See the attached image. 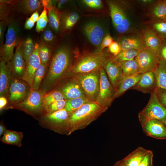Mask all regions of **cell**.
<instances>
[{
  "label": "cell",
  "instance_id": "obj_1",
  "mask_svg": "<svg viewBox=\"0 0 166 166\" xmlns=\"http://www.w3.org/2000/svg\"><path fill=\"white\" fill-rule=\"evenodd\" d=\"M71 55L69 49L61 47L53 56L43 81L41 90L47 93L70 68Z\"/></svg>",
  "mask_w": 166,
  "mask_h": 166
},
{
  "label": "cell",
  "instance_id": "obj_2",
  "mask_svg": "<svg viewBox=\"0 0 166 166\" xmlns=\"http://www.w3.org/2000/svg\"><path fill=\"white\" fill-rule=\"evenodd\" d=\"M107 109L94 101H90L84 105L70 115L69 135L76 130L85 128Z\"/></svg>",
  "mask_w": 166,
  "mask_h": 166
},
{
  "label": "cell",
  "instance_id": "obj_3",
  "mask_svg": "<svg viewBox=\"0 0 166 166\" xmlns=\"http://www.w3.org/2000/svg\"><path fill=\"white\" fill-rule=\"evenodd\" d=\"M108 59L102 52L85 53L70 67L69 71L74 74L88 73L104 67Z\"/></svg>",
  "mask_w": 166,
  "mask_h": 166
},
{
  "label": "cell",
  "instance_id": "obj_4",
  "mask_svg": "<svg viewBox=\"0 0 166 166\" xmlns=\"http://www.w3.org/2000/svg\"><path fill=\"white\" fill-rule=\"evenodd\" d=\"M138 117L142 126L151 120L163 122L166 120V108L159 102L155 91L151 94L147 104L139 113Z\"/></svg>",
  "mask_w": 166,
  "mask_h": 166
},
{
  "label": "cell",
  "instance_id": "obj_5",
  "mask_svg": "<svg viewBox=\"0 0 166 166\" xmlns=\"http://www.w3.org/2000/svg\"><path fill=\"white\" fill-rule=\"evenodd\" d=\"M8 28L6 34L4 44L0 47V60L6 63L11 61L13 55L14 48L20 42L19 36V28L16 21L9 19Z\"/></svg>",
  "mask_w": 166,
  "mask_h": 166
},
{
  "label": "cell",
  "instance_id": "obj_6",
  "mask_svg": "<svg viewBox=\"0 0 166 166\" xmlns=\"http://www.w3.org/2000/svg\"><path fill=\"white\" fill-rule=\"evenodd\" d=\"M75 75L86 97L90 101H96L100 88V70Z\"/></svg>",
  "mask_w": 166,
  "mask_h": 166
},
{
  "label": "cell",
  "instance_id": "obj_7",
  "mask_svg": "<svg viewBox=\"0 0 166 166\" xmlns=\"http://www.w3.org/2000/svg\"><path fill=\"white\" fill-rule=\"evenodd\" d=\"M100 73L99 90L95 102L101 106L108 108L114 99L115 89L108 78L104 67L100 69Z\"/></svg>",
  "mask_w": 166,
  "mask_h": 166
},
{
  "label": "cell",
  "instance_id": "obj_8",
  "mask_svg": "<svg viewBox=\"0 0 166 166\" xmlns=\"http://www.w3.org/2000/svg\"><path fill=\"white\" fill-rule=\"evenodd\" d=\"M70 114L65 108L48 113L45 117V121L50 125V128L55 131L69 135L70 125L69 122Z\"/></svg>",
  "mask_w": 166,
  "mask_h": 166
},
{
  "label": "cell",
  "instance_id": "obj_9",
  "mask_svg": "<svg viewBox=\"0 0 166 166\" xmlns=\"http://www.w3.org/2000/svg\"><path fill=\"white\" fill-rule=\"evenodd\" d=\"M45 93L41 90L32 89L27 98L22 101L14 104V107L31 114L38 113L43 108L42 98Z\"/></svg>",
  "mask_w": 166,
  "mask_h": 166
},
{
  "label": "cell",
  "instance_id": "obj_10",
  "mask_svg": "<svg viewBox=\"0 0 166 166\" xmlns=\"http://www.w3.org/2000/svg\"><path fill=\"white\" fill-rule=\"evenodd\" d=\"M31 90L30 85L25 81L12 78L8 93L10 103L14 105L23 101L28 97Z\"/></svg>",
  "mask_w": 166,
  "mask_h": 166
},
{
  "label": "cell",
  "instance_id": "obj_11",
  "mask_svg": "<svg viewBox=\"0 0 166 166\" xmlns=\"http://www.w3.org/2000/svg\"><path fill=\"white\" fill-rule=\"evenodd\" d=\"M135 59L138 65V73H142L153 71L160 59L157 52L147 48L140 51Z\"/></svg>",
  "mask_w": 166,
  "mask_h": 166
},
{
  "label": "cell",
  "instance_id": "obj_12",
  "mask_svg": "<svg viewBox=\"0 0 166 166\" xmlns=\"http://www.w3.org/2000/svg\"><path fill=\"white\" fill-rule=\"evenodd\" d=\"M20 42L16 47L12 59L7 63V65L11 71L13 78L22 80L25 73L26 63L22 53Z\"/></svg>",
  "mask_w": 166,
  "mask_h": 166
},
{
  "label": "cell",
  "instance_id": "obj_13",
  "mask_svg": "<svg viewBox=\"0 0 166 166\" xmlns=\"http://www.w3.org/2000/svg\"><path fill=\"white\" fill-rule=\"evenodd\" d=\"M38 49L39 44H35L34 50L26 63V72L22 79L28 83L31 89L35 73L41 64L38 55Z\"/></svg>",
  "mask_w": 166,
  "mask_h": 166
},
{
  "label": "cell",
  "instance_id": "obj_14",
  "mask_svg": "<svg viewBox=\"0 0 166 166\" xmlns=\"http://www.w3.org/2000/svg\"><path fill=\"white\" fill-rule=\"evenodd\" d=\"M142 127L147 136L158 139H166V128L162 122L157 120H151Z\"/></svg>",
  "mask_w": 166,
  "mask_h": 166
},
{
  "label": "cell",
  "instance_id": "obj_15",
  "mask_svg": "<svg viewBox=\"0 0 166 166\" xmlns=\"http://www.w3.org/2000/svg\"><path fill=\"white\" fill-rule=\"evenodd\" d=\"M157 88L156 78L153 71L143 74L137 83L130 89H135L144 93L151 94Z\"/></svg>",
  "mask_w": 166,
  "mask_h": 166
},
{
  "label": "cell",
  "instance_id": "obj_16",
  "mask_svg": "<svg viewBox=\"0 0 166 166\" xmlns=\"http://www.w3.org/2000/svg\"><path fill=\"white\" fill-rule=\"evenodd\" d=\"M104 68L110 82L115 89L124 77L119 64L113 58L108 59Z\"/></svg>",
  "mask_w": 166,
  "mask_h": 166
},
{
  "label": "cell",
  "instance_id": "obj_17",
  "mask_svg": "<svg viewBox=\"0 0 166 166\" xmlns=\"http://www.w3.org/2000/svg\"><path fill=\"white\" fill-rule=\"evenodd\" d=\"M84 33L90 42L97 46L101 44L104 32L100 26L94 22H90L84 26Z\"/></svg>",
  "mask_w": 166,
  "mask_h": 166
},
{
  "label": "cell",
  "instance_id": "obj_18",
  "mask_svg": "<svg viewBox=\"0 0 166 166\" xmlns=\"http://www.w3.org/2000/svg\"><path fill=\"white\" fill-rule=\"evenodd\" d=\"M119 43L121 51L134 49L140 51L147 48L144 40L136 36L123 37L120 40Z\"/></svg>",
  "mask_w": 166,
  "mask_h": 166
},
{
  "label": "cell",
  "instance_id": "obj_19",
  "mask_svg": "<svg viewBox=\"0 0 166 166\" xmlns=\"http://www.w3.org/2000/svg\"><path fill=\"white\" fill-rule=\"evenodd\" d=\"M6 63L1 60L0 63V97H6L8 91L12 78L10 71Z\"/></svg>",
  "mask_w": 166,
  "mask_h": 166
},
{
  "label": "cell",
  "instance_id": "obj_20",
  "mask_svg": "<svg viewBox=\"0 0 166 166\" xmlns=\"http://www.w3.org/2000/svg\"><path fill=\"white\" fill-rule=\"evenodd\" d=\"M143 74L138 73L132 76L123 77L115 89L114 99L121 96L134 86L140 80Z\"/></svg>",
  "mask_w": 166,
  "mask_h": 166
},
{
  "label": "cell",
  "instance_id": "obj_21",
  "mask_svg": "<svg viewBox=\"0 0 166 166\" xmlns=\"http://www.w3.org/2000/svg\"><path fill=\"white\" fill-rule=\"evenodd\" d=\"M60 91L65 100L86 97L81 87L77 82L66 84Z\"/></svg>",
  "mask_w": 166,
  "mask_h": 166
},
{
  "label": "cell",
  "instance_id": "obj_22",
  "mask_svg": "<svg viewBox=\"0 0 166 166\" xmlns=\"http://www.w3.org/2000/svg\"><path fill=\"white\" fill-rule=\"evenodd\" d=\"M148 151L139 147L121 160L126 166H138Z\"/></svg>",
  "mask_w": 166,
  "mask_h": 166
},
{
  "label": "cell",
  "instance_id": "obj_23",
  "mask_svg": "<svg viewBox=\"0 0 166 166\" xmlns=\"http://www.w3.org/2000/svg\"><path fill=\"white\" fill-rule=\"evenodd\" d=\"M144 41L147 48L157 52L163 41L155 32L151 29H147L144 33Z\"/></svg>",
  "mask_w": 166,
  "mask_h": 166
},
{
  "label": "cell",
  "instance_id": "obj_24",
  "mask_svg": "<svg viewBox=\"0 0 166 166\" xmlns=\"http://www.w3.org/2000/svg\"><path fill=\"white\" fill-rule=\"evenodd\" d=\"M153 71L156 78L157 88L166 90V62L160 59Z\"/></svg>",
  "mask_w": 166,
  "mask_h": 166
},
{
  "label": "cell",
  "instance_id": "obj_25",
  "mask_svg": "<svg viewBox=\"0 0 166 166\" xmlns=\"http://www.w3.org/2000/svg\"><path fill=\"white\" fill-rule=\"evenodd\" d=\"M20 9L25 14L33 13L40 10L43 6L42 0H23L18 1Z\"/></svg>",
  "mask_w": 166,
  "mask_h": 166
},
{
  "label": "cell",
  "instance_id": "obj_26",
  "mask_svg": "<svg viewBox=\"0 0 166 166\" xmlns=\"http://www.w3.org/2000/svg\"><path fill=\"white\" fill-rule=\"evenodd\" d=\"M23 137L22 132L7 130L1 138V141L6 144L21 147Z\"/></svg>",
  "mask_w": 166,
  "mask_h": 166
},
{
  "label": "cell",
  "instance_id": "obj_27",
  "mask_svg": "<svg viewBox=\"0 0 166 166\" xmlns=\"http://www.w3.org/2000/svg\"><path fill=\"white\" fill-rule=\"evenodd\" d=\"M108 5L112 20L115 27L121 24L126 13L119 5L113 2H109Z\"/></svg>",
  "mask_w": 166,
  "mask_h": 166
},
{
  "label": "cell",
  "instance_id": "obj_28",
  "mask_svg": "<svg viewBox=\"0 0 166 166\" xmlns=\"http://www.w3.org/2000/svg\"><path fill=\"white\" fill-rule=\"evenodd\" d=\"M49 25L54 31L58 32L60 28L61 13L57 8L53 7L48 10Z\"/></svg>",
  "mask_w": 166,
  "mask_h": 166
},
{
  "label": "cell",
  "instance_id": "obj_29",
  "mask_svg": "<svg viewBox=\"0 0 166 166\" xmlns=\"http://www.w3.org/2000/svg\"><path fill=\"white\" fill-rule=\"evenodd\" d=\"M79 18V16L75 12L61 14V26L63 31H67L71 29L76 23Z\"/></svg>",
  "mask_w": 166,
  "mask_h": 166
},
{
  "label": "cell",
  "instance_id": "obj_30",
  "mask_svg": "<svg viewBox=\"0 0 166 166\" xmlns=\"http://www.w3.org/2000/svg\"><path fill=\"white\" fill-rule=\"evenodd\" d=\"M151 13L154 20L166 22V3L164 0L157 2L153 6Z\"/></svg>",
  "mask_w": 166,
  "mask_h": 166
},
{
  "label": "cell",
  "instance_id": "obj_31",
  "mask_svg": "<svg viewBox=\"0 0 166 166\" xmlns=\"http://www.w3.org/2000/svg\"><path fill=\"white\" fill-rule=\"evenodd\" d=\"M65 108L70 115L84 105L91 101L87 97H81L66 100Z\"/></svg>",
  "mask_w": 166,
  "mask_h": 166
},
{
  "label": "cell",
  "instance_id": "obj_32",
  "mask_svg": "<svg viewBox=\"0 0 166 166\" xmlns=\"http://www.w3.org/2000/svg\"><path fill=\"white\" fill-rule=\"evenodd\" d=\"M119 64L124 77L132 76L138 73V65L135 59L125 61Z\"/></svg>",
  "mask_w": 166,
  "mask_h": 166
},
{
  "label": "cell",
  "instance_id": "obj_33",
  "mask_svg": "<svg viewBox=\"0 0 166 166\" xmlns=\"http://www.w3.org/2000/svg\"><path fill=\"white\" fill-rule=\"evenodd\" d=\"M20 44L22 56L26 63L34 50L35 45L32 38L30 37L21 40Z\"/></svg>",
  "mask_w": 166,
  "mask_h": 166
},
{
  "label": "cell",
  "instance_id": "obj_34",
  "mask_svg": "<svg viewBox=\"0 0 166 166\" xmlns=\"http://www.w3.org/2000/svg\"><path fill=\"white\" fill-rule=\"evenodd\" d=\"M64 97L60 91L54 90L45 93L42 98L43 108L47 109L53 103L58 101L64 100Z\"/></svg>",
  "mask_w": 166,
  "mask_h": 166
},
{
  "label": "cell",
  "instance_id": "obj_35",
  "mask_svg": "<svg viewBox=\"0 0 166 166\" xmlns=\"http://www.w3.org/2000/svg\"><path fill=\"white\" fill-rule=\"evenodd\" d=\"M48 63H41L35 72L34 77L32 89L38 90L45 74L46 71Z\"/></svg>",
  "mask_w": 166,
  "mask_h": 166
},
{
  "label": "cell",
  "instance_id": "obj_36",
  "mask_svg": "<svg viewBox=\"0 0 166 166\" xmlns=\"http://www.w3.org/2000/svg\"><path fill=\"white\" fill-rule=\"evenodd\" d=\"M51 48L48 44L42 43L39 44L38 55L41 63H48L50 60Z\"/></svg>",
  "mask_w": 166,
  "mask_h": 166
},
{
  "label": "cell",
  "instance_id": "obj_37",
  "mask_svg": "<svg viewBox=\"0 0 166 166\" xmlns=\"http://www.w3.org/2000/svg\"><path fill=\"white\" fill-rule=\"evenodd\" d=\"M140 51L136 49L122 50L114 59L119 63L135 59Z\"/></svg>",
  "mask_w": 166,
  "mask_h": 166
},
{
  "label": "cell",
  "instance_id": "obj_38",
  "mask_svg": "<svg viewBox=\"0 0 166 166\" xmlns=\"http://www.w3.org/2000/svg\"><path fill=\"white\" fill-rule=\"evenodd\" d=\"M152 30L162 40L166 39V22L154 20L152 23Z\"/></svg>",
  "mask_w": 166,
  "mask_h": 166
},
{
  "label": "cell",
  "instance_id": "obj_39",
  "mask_svg": "<svg viewBox=\"0 0 166 166\" xmlns=\"http://www.w3.org/2000/svg\"><path fill=\"white\" fill-rule=\"evenodd\" d=\"M48 20L47 10L44 7L36 22V31L39 33L42 31L46 27Z\"/></svg>",
  "mask_w": 166,
  "mask_h": 166
},
{
  "label": "cell",
  "instance_id": "obj_40",
  "mask_svg": "<svg viewBox=\"0 0 166 166\" xmlns=\"http://www.w3.org/2000/svg\"><path fill=\"white\" fill-rule=\"evenodd\" d=\"M10 1H9L0 0V20L8 22L9 18L8 17L9 7L8 4Z\"/></svg>",
  "mask_w": 166,
  "mask_h": 166
},
{
  "label": "cell",
  "instance_id": "obj_41",
  "mask_svg": "<svg viewBox=\"0 0 166 166\" xmlns=\"http://www.w3.org/2000/svg\"><path fill=\"white\" fill-rule=\"evenodd\" d=\"M66 100H63L56 101L49 105L46 110L48 113H51L65 108Z\"/></svg>",
  "mask_w": 166,
  "mask_h": 166
},
{
  "label": "cell",
  "instance_id": "obj_42",
  "mask_svg": "<svg viewBox=\"0 0 166 166\" xmlns=\"http://www.w3.org/2000/svg\"><path fill=\"white\" fill-rule=\"evenodd\" d=\"M41 38L43 42L48 44L52 42L54 39V35L49 26H46L42 31Z\"/></svg>",
  "mask_w": 166,
  "mask_h": 166
},
{
  "label": "cell",
  "instance_id": "obj_43",
  "mask_svg": "<svg viewBox=\"0 0 166 166\" xmlns=\"http://www.w3.org/2000/svg\"><path fill=\"white\" fill-rule=\"evenodd\" d=\"M129 26V21L127 16L125 14L121 24L116 26L115 27L118 33L123 34L126 32L128 30Z\"/></svg>",
  "mask_w": 166,
  "mask_h": 166
},
{
  "label": "cell",
  "instance_id": "obj_44",
  "mask_svg": "<svg viewBox=\"0 0 166 166\" xmlns=\"http://www.w3.org/2000/svg\"><path fill=\"white\" fill-rule=\"evenodd\" d=\"M153 152L150 150L148 151L143 158L138 166H153Z\"/></svg>",
  "mask_w": 166,
  "mask_h": 166
},
{
  "label": "cell",
  "instance_id": "obj_45",
  "mask_svg": "<svg viewBox=\"0 0 166 166\" xmlns=\"http://www.w3.org/2000/svg\"><path fill=\"white\" fill-rule=\"evenodd\" d=\"M155 91L159 102L166 108V90L156 88Z\"/></svg>",
  "mask_w": 166,
  "mask_h": 166
},
{
  "label": "cell",
  "instance_id": "obj_46",
  "mask_svg": "<svg viewBox=\"0 0 166 166\" xmlns=\"http://www.w3.org/2000/svg\"><path fill=\"white\" fill-rule=\"evenodd\" d=\"M82 2L88 7L95 9L102 7L103 4L100 0H84Z\"/></svg>",
  "mask_w": 166,
  "mask_h": 166
},
{
  "label": "cell",
  "instance_id": "obj_47",
  "mask_svg": "<svg viewBox=\"0 0 166 166\" xmlns=\"http://www.w3.org/2000/svg\"><path fill=\"white\" fill-rule=\"evenodd\" d=\"M108 49L109 51L115 56L118 55L121 51L119 43L114 41L108 47Z\"/></svg>",
  "mask_w": 166,
  "mask_h": 166
},
{
  "label": "cell",
  "instance_id": "obj_48",
  "mask_svg": "<svg viewBox=\"0 0 166 166\" xmlns=\"http://www.w3.org/2000/svg\"><path fill=\"white\" fill-rule=\"evenodd\" d=\"M8 22L1 21L0 22V47L3 45V38L6 26L8 25Z\"/></svg>",
  "mask_w": 166,
  "mask_h": 166
},
{
  "label": "cell",
  "instance_id": "obj_49",
  "mask_svg": "<svg viewBox=\"0 0 166 166\" xmlns=\"http://www.w3.org/2000/svg\"><path fill=\"white\" fill-rule=\"evenodd\" d=\"M157 53L160 59L166 62V43L163 42Z\"/></svg>",
  "mask_w": 166,
  "mask_h": 166
},
{
  "label": "cell",
  "instance_id": "obj_50",
  "mask_svg": "<svg viewBox=\"0 0 166 166\" xmlns=\"http://www.w3.org/2000/svg\"><path fill=\"white\" fill-rule=\"evenodd\" d=\"M113 42V39L110 35H106L103 38L101 43L102 50L106 47H108Z\"/></svg>",
  "mask_w": 166,
  "mask_h": 166
},
{
  "label": "cell",
  "instance_id": "obj_51",
  "mask_svg": "<svg viewBox=\"0 0 166 166\" xmlns=\"http://www.w3.org/2000/svg\"><path fill=\"white\" fill-rule=\"evenodd\" d=\"M35 22L30 18H28L25 23V28L27 30H30L34 26Z\"/></svg>",
  "mask_w": 166,
  "mask_h": 166
},
{
  "label": "cell",
  "instance_id": "obj_52",
  "mask_svg": "<svg viewBox=\"0 0 166 166\" xmlns=\"http://www.w3.org/2000/svg\"><path fill=\"white\" fill-rule=\"evenodd\" d=\"M42 1L43 8L45 7L47 10L54 7L52 5V1L51 0H42Z\"/></svg>",
  "mask_w": 166,
  "mask_h": 166
},
{
  "label": "cell",
  "instance_id": "obj_53",
  "mask_svg": "<svg viewBox=\"0 0 166 166\" xmlns=\"http://www.w3.org/2000/svg\"><path fill=\"white\" fill-rule=\"evenodd\" d=\"M7 103L6 98L4 97H0V110L1 111L6 106Z\"/></svg>",
  "mask_w": 166,
  "mask_h": 166
},
{
  "label": "cell",
  "instance_id": "obj_54",
  "mask_svg": "<svg viewBox=\"0 0 166 166\" xmlns=\"http://www.w3.org/2000/svg\"><path fill=\"white\" fill-rule=\"evenodd\" d=\"M39 16L38 11H36L32 14L30 17L31 19L35 23L38 21Z\"/></svg>",
  "mask_w": 166,
  "mask_h": 166
},
{
  "label": "cell",
  "instance_id": "obj_55",
  "mask_svg": "<svg viewBox=\"0 0 166 166\" xmlns=\"http://www.w3.org/2000/svg\"><path fill=\"white\" fill-rule=\"evenodd\" d=\"M6 130V128L4 124L2 123H1L0 124V136H1L2 134H4Z\"/></svg>",
  "mask_w": 166,
  "mask_h": 166
},
{
  "label": "cell",
  "instance_id": "obj_56",
  "mask_svg": "<svg viewBox=\"0 0 166 166\" xmlns=\"http://www.w3.org/2000/svg\"><path fill=\"white\" fill-rule=\"evenodd\" d=\"M67 0H60L58 1L57 5V9L60 8L64 4L66 3Z\"/></svg>",
  "mask_w": 166,
  "mask_h": 166
},
{
  "label": "cell",
  "instance_id": "obj_57",
  "mask_svg": "<svg viewBox=\"0 0 166 166\" xmlns=\"http://www.w3.org/2000/svg\"><path fill=\"white\" fill-rule=\"evenodd\" d=\"M113 166H126L122 162V160L117 162Z\"/></svg>",
  "mask_w": 166,
  "mask_h": 166
},
{
  "label": "cell",
  "instance_id": "obj_58",
  "mask_svg": "<svg viewBox=\"0 0 166 166\" xmlns=\"http://www.w3.org/2000/svg\"><path fill=\"white\" fill-rule=\"evenodd\" d=\"M153 2V1L151 0H142L140 1V2L144 4H150Z\"/></svg>",
  "mask_w": 166,
  "mask_h": 166
},
{
  "label": "cell",
  "instance_id": "obj_59",
  "mask_svg": "<svg viewBox=\"0 0 166 166\" xmlns=\"http://www.w3.org/2000/svg\"><path fill=\"white\" fill-rule=\"evenodd\" d=\"M164 124V126H165L166 128V120L164 121L163 122H162Z\"/></svg>",
  "mask_w": 166,
  "mask_h": 166
},
{
  "label": "cell",
  "instance_id": "obj_60",
  "mask_svg": "<svg viewBox=\"0 0 166 166\" xmlns=\"http://www.w3.org/2000/svg\"><path fill=\"white\" fill-rule=\"evenodd\" d=\"M162 41L165 43H166V39L163 40Z\"/></svg>",
  "mask_w": 166,
  "mask_h": 166
}]
</instances>
